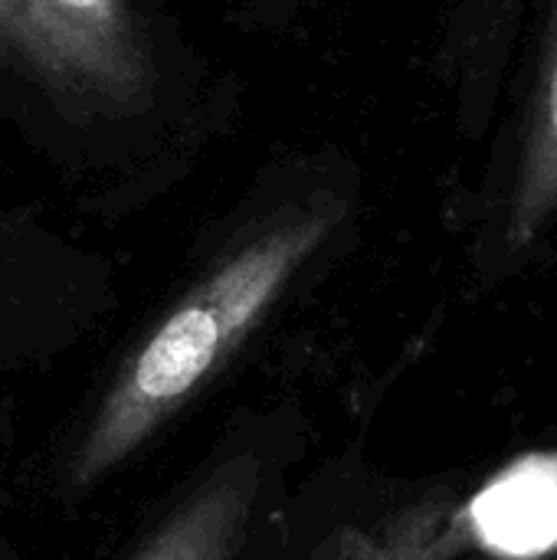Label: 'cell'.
Wrapping results in <instances>:
<instances>
[{
  "label": "cell",
  "instance_id": "obj_1",
  "mask_svg": "<svg viewBox=\"0 0 557 560\" xmlns=\"http://www.w3.org/2000/svg\"><path fill=\"white\" fill-rule=\"evenodd\" d=\"M338 220L341 203L315 197L233 246L118 368L69 453L66 489L92 492L141 453L236 354Z\"/></svg>",
  "mask_w": 557,
  "mask_h": 560
},
{
  "label": "cell",
  "instance_id": "obj_2",
  "mask_svg": "<svg viewBox=\"0 0 557 560\" xmlns=\"http://www.w3.org/2000/svg\"><path fill=\"white\" fill-rule=\"evenodd\" d=\"M0 52L69 98L135 108L151 62L128 0H0Z\"/></svg>",
  "mask_w": 557,
  "mask_h": 560
},
{
  "label": "cell",
  "instance_id": "obj_3",
  "mask_svg": "<svg viewBox=\"0 0 557 560\" xmlns=\"http://www.w3.org/2000/svg\"><path fill=\"white\" fill-rule=\"evenodd\" d=\"M259 495V456H230L164 515L131 560H233L246 545Z\"/></svg>",
  "mask_w": 557,
  "mask_h": 560
},
{
  "label": "cell",
  "instance_id": "obj_4",
  "mask_svg": "<svg viewBox=\"0 0 557 560\" xmlns=\"http://www.w3.org/2000/svg\"><path fill=\"white\" fill-rule=\"evenodd\" d=\"M466 528L486 551L506 558L557 548V453L509 466L469 502Z\"/></svg>",
  "mask_w": 557,
  "mask_h": 560
},
{
  "label": "cell",
  "instance_id": "obj_5",
  "mask_svg": "<svg viewBox=\"0 0 557 560\" xmlns=\"http://www.w3.org/2000/svg\"><path fill=\"white\" fill-rule=\"evenodd\" d=\"M557 220V3L532 92L522 161L509 200V243L515 249L535 243Z\"/></svg>",
  "mask_w": 557,
  "mask_h": 560
},
{
  "label": "cell",
  "instance_id": "obj_6",
  "mask_svg": "<svg viewBox=\"0 0 557 560\" xmlns=\"http://www.w3.org/2000/svg\"><path fill=\"white\" fill-rule=\"evenodd\" d=\"M450 512V499L433 495L371 528H338L305 560H433Z\"/></svg>",
  "mask_w": 557,
  "mask_h": 560
}]
</instances>
